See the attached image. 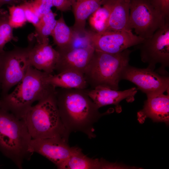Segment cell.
I'll list each match as a JSON object with an SVG mask.
<instances>
[{"mask_svg": "<svg viewBox=\"0 0 169 169\" xmlns=\"http://www.w3.org/2000/svg\"><path fill=\"white\" fill-rule=\"evenodd\" d=\"M130 2V0H103L102 5L110 11L106 30L132 31L129 23Z\"/></svg>", "mask_w": 169, "mask_h": 169, "instance_id": "16", "label": "cell"}, {"mask_svg": "<svg viewBox=\"0 0 169 169\" xmlns=\"http://www.w3.org/2000/svg\"><path fill=\"white\" fill-rule=\"evenodd\" d=\"M169 18L158 12L149 0H132L130 3L129 26L136 35L146 39L151 37Z\"/></svg>", "mask_w": 169, "mask_h": 169, "instance_id": "8", "label": "cell"}, {"mask_svg": "<svg viewBox=\"0 0 169 169\" xmlns=\"http://www.w3.org/2000/svg\"><path fill=\"white\" fill-rule=\"evenodd\" d=\"M9 23L13 28L21 27L27 22L24 9L21 4L8 7Z\"/></svg>", "mask_w": 169, "mask_h": 169, "instance_id": "24", "label": "cell"}, {"mask_svg": "<svg viewBox=\"0 0 169 169\" xmlns=\"http://www.w3.org/2000/svg\"><path fill=\"white\" fill-rule=\"evenodd\" d=\"M87 93L99 108L108 105L115 106L116 111L120 112L122 109L120 103L124 100L132 102L137 92L136 87H132L123 91H119L99 86L92 89H86Z\"/></svg>", "mask_w": 169, "mask_h": 169, "instance_id": "13", "label": "cell"}, {"mask_svg": "<svg viewBox=\"0 0 169 169\" xmlns=\"http://www.w3.org/2000/svg\"><path fill=\"white\" fill-rule=\"evenodd\" d=\"M56 13L51 10L40 18L39 22L35 27L34 35L37 42L49 43V36L51 35L56 23Z\"/></svg>", "mask_w": 169, "mask_h": 169, "instance_id": "21", "label": "cell"}, {"mask_svg": "<svg viewBox=\"0 0 169 169\" xmlns=\"http://www.w3.org/2000/svg\"><path fill=\"white\" fill-rule=\"evenodd\" d=\"M57 50H68L72 48L75 40V33L71 27L66 23L62 14L57 20L55 28L51 35Z\"/></svg>", "mask_w": 169, "mask_h": 169, "instance_id": "20", "label": "cell"}, {"mask_svg": "<svg viewBox=\"0 0 169 169\" xmlns=\"http://www.w3.org/2000/svg\"><path fill=\"white\" fill-rule=\"evenodd\" d=\"M24 1V0H0V8L4 4H8L9 6L14 5L21 4Z\"/></svg>", "mask_w": 169, "mask_h": 169, "instance_id": "29", "label": "cell"}, {"mask_svg": "<svg viewBox=\"0 0 169 169\" xmlns=\"http://www.w3.org/2000/svg\"><path fill=\"white\" fill-rule=\"evenodd\" d=\"M86 90L59 88L56 89L54 98L61 119L67 131L82 132L91 139L96 136L95 123L114 109L100 113Z\"/></svg>", "mask_w": 169, "mask_h": 169, "instance_id": "1", "label": "cell"}, {"mask_svg": "<svg viewBox=\"0 0 169 169\" xmlns=\"http://www.w3.org/2000/svg\"><path fill=\"white\" fill-rule=\"evenodd\" d=\"M32 2L41 18L50 12L53 6L52 0H34Z\"/></svg>", "mask_w": 169, "mask_h": 169, "instance_id": "26", "label": "cell"}, {"mask_svg": "<svg viewBox=\"0 0 169 169\" xmlns=\"http://www.w3.org/2000/svg\"><path fill=\"white\" fill-rule=\"evenodd\" d=\"M57 51L59 53V57L55 69L57 74L73 70L84 74L95 49L90 46L85 48H72Z\"/></svg>", "mask_w": 169, "mask_h": 169, "instance_id": "12", "label": "cell"}, {"mask_svg": "<svg viewBox=\"0 0 169 169\" xmlns=\"http://www.w3.org/2000/svg\"><path fill=\"white\" fill-rule=\"evenodd\" d=\"M47 80L55 88L87 89L89 87L83 74L68 70L53 75L49 74Z\"/></svg>", "mask_w": 169, "mask_h": 169, "instance_id": "18", "label": "cell"}, {"mask_svg": "<svg viewBox=\"0 0 169 169\" xmlns=\"http://www.w3.org/2000/svg\"><path fill=\"white\" fill-rule=\"evenodd\" d=\"M54 96L38 101L27 111L24 119L32 139L58 138L68 141L69 132L61 119Z\"/></svg>", "mask_w": 169, "mask_h": 169, "instance_id": "5", "label": "cell"}, {"mask_svg": "<svg viewBox=\"0 0 169 169\" xmlns=\"http://www.w3.org/2000/svg\"><path fill=\"white\" fill-rule=\"evenodd\" d=\"M103 0H72L71 9L74 18V23L71 27L77 34L85 33L86 22L89 16L100 7Z\"/></svg>", "mask_w": 169, "mask_h": 169, "instance_id": "17", "label": "cell"}, {"mask_svg": "<svg viewBox=\"0 0 169 169\" xmlns=\"http://www.w3.org/2000/svg\"><path fill=\"white\" fill-rule=\"evenodd\" d=\"M156 10L165 18H169V0H149Z\"/></svg>", "mask_w": 169, "mask_h": 169, "instance_id": "27", "label": "cell"}, {"mask_svg": "<svg viewBox=\"0 0 169 169\" xmlns=\"http://www.w3.org/2000/svg\"><path fill=\"white\" fill-rule=\"evenodd\" d=\"M68 141L55 138L32 139L28 151L38 153L53 163L59 169H63L66 162L78 147H70Z\"/></svg>", "mask_w": 169, "mask_h": 169, "instance_id": "11", "label": "cell"}, {"mask_svg": "<svg viewBox=\"0 0 169 169\" xmlns=\"http://www.w3.org/2000/svg\"><path fill=\"white\" fill-rule=\"evenodd\" d=\"M121 79L134 84L146 96L169 91V76L160 74L148 67L139 68L129 64L123 71Z\"/></svg>", "mask_w": 169, "mask_h": 169, "instance_id": "10", "label": "cell"}, {"mask_svg": "<svg viewBox=\"0 0 169 169\" xmlns=\"http://www.w3.org/2000/svg\"><path fill=\"white\" fill-rule=\"evenodd\" d=\"M109 15L108 9L102 5L88 18L92 31L96 33L105 31L108 26Z\"/></svg>", "mask_w": 169, "mask_h": 169, "instance_id": "22", "label": "cell"}, {"mask_svg": "<svg viewBox=\"0 0 169 169\" xmlns=\"http://www.w3.org/2000/svg\"><path fill=\"white\" fill-rule=\"evenodd\" d=\"M13 28L9 21V13L7 11L0 8V53L3 52L5 45L12 40L17 39L13 34Z\"/></svg>", "mask_w": 169, "mask_h": 169, "instance_id": "23", "label": "cell"}, {"mask_svg": "<svg viewBox=\"0 0 169 169\" xmlns=\"http://www.w3.org/2000/svg\"><path fill=\"white\" fill-rule=\"evenodd\" d=\"M28 57L31 66L38 70L52 74L58 60L59 53L49 43L37 42L30 49Z\"/></svg>", "mask_w": 169, "mask_h": 169, "instance_id": "15", "label": "cell"}, {"mask_svg": "<svg viewBox=\"0 0 169 169\" xmlns=\"http://www.w3.org/2000/svg\"><path fill=\"white\" fill-rule=\"evenodd\" d=\"M49 74L29 66L14 90L0 97V107L24 119L34 102L55 95L56 88L47 80Z\"/></svg>", "mask_w": 169, "mask_h": 169, "instance_id": "2", "label": "cell"}, {"mask_svg": "<svg viewBox=\"0 0 169 169\" xmlns=\"http://www.w3.org/2000/svg\"><path fill=\"white\" fill-rule=\"evenodd\" d=\"M132 51L127 49L113 54L95 50L84 74L90 89L101 86L118 90L121 74L129 64Z\"/></svg>", "mask_w": 169, "mask_h": 169, "instance_id": "3", "label": "cell"}, {"mask_svg": "<svg viewBox=\"0 0 169 169\" xmlns=\"http://www.w3.org/2000/svg\"><path fill=\"white\" fill-rule=\"evenodd\" d=\"M112 163L103 159H93L87 157L78 147L64 164L63 169H110Z\"/></svg>", "mask_w": 169, "mask_h": 169, "instance_id": "19", "label": "cell"}, {"mask_svg": "<svg viewBox=\"0 0 169 169\" xmlns=\"http://www.w3.org/2000/svg\"><path fill=\"white\" fill-rule=\"evenodd\" d=\"M130 0L131 1V0Z\"/></svg>", "mask_w": 169, "mask_h": 169, "instance_id": "30", "label": "cell"}, {"mask_svg": "<svg viewBox=\"0 0 169 169\" xmlns=\"http://www.w3.org/2000/svg\"><path fill=\"white\" fill-rule=\"evenodd\" d=\"M72 0H52L53 6L61 12H65L71 9Z\"/></svg>", "mask_w": 169, "mask_h": 169, "instance_id": "28", "label": "cell"}, {"mask_svg": "<svg viewBox=\"0 0 169 169\" xmlns=\"http://www.w3.org/2000/svg\"><path fill=\"white\" fill-rule=\"evenodd\" d=\"M21 4L24 9L27 22L31 23L35 27L39 22L41 17L33 6L32 0L24 1Z\"/></svg>", "mask_w": 169, "mask_h": 169, "instance_id": "25", "label": "cell"}, {"mask_svg": "<svg viewBox=\"0 0 169 169\" xmlns=\"http://www.w3.org/2000/svg\"><path fill=\"white\" fill-rule=\"evenodd\" d=\"M87 35L95 50L113 54L138 45L145 39L132 31L107 30L99 33L87 31Z\"/></svg>", "mask_w": 169, "mask_h": 169, "instance_id": "9", "label": "cell"}, {"mask_svg": "<svg viewBox=\"0 0 169 169\" xmlns=\"http://www.w3.org/2000/svg\"><path fill=\"white\" fill-rule=\"evenodd\" d=\"M141 61L147 67L154 70L157 64L161 66L156 71L168 75L166 68L169 67V23L168 19L150 38L138 45Z\"/></svg>", "mask_w": 169, "mask_h": 169, "instance_id": "7", "label": "cell"}, {"mask_svg": "<svg viewBox=\"0 0 169 169\" xmlns=\"http://www.w3.org/2000/svg\"><path fill=\"white\" fill-rule=\"evenodd\" d=\"M143 109L137 112V120L141 124L149 118L154 122L169 123V91L163 94L147 96Z\"/></svg>", "mask_w": 169, "mask_h": 169, "instance_id": "14", "label": "cell"}, {"mask_svg": "<svg viewBox=\"0 0 169 169\" xmlns=\"http://www.w3.org/2000/svg\"><path fill=\"white\" fill-rule=\"evenodd\" d=\"M32 139L25 120L0 107V152L19 169L31 155Z\"/></svg>", "mask_w": 169, "mask_h": 169, "instance_id": "4", "label": "cell"}, {"mask_svg": "<svg viewBox=\"0 0 169 169\" xmlns=\"http://www.w3.org/2000/svg\"><path fill=\"white\" fill-rule=\"evenodd\" d=\"M33 34L29 36L28 45L25 48L16 47L0 53V89L1 96L8 93L10 89L24 78L30 65L29 53L34 44Z\"/></svg>", "mask_w": 169, "mask_h": 169, "instance_id": "6", "label": "cell"}]
</instances>
